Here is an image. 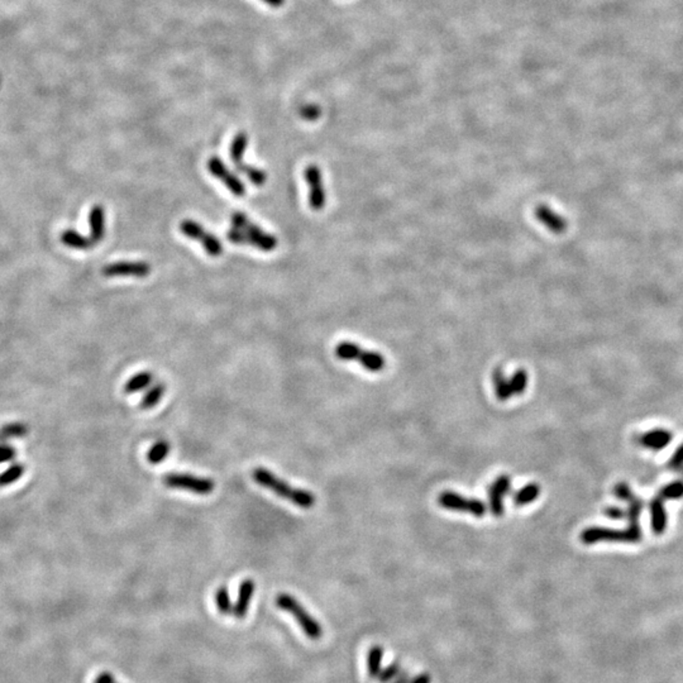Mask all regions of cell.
Listing matches in <instances>:
<instances>
[{"label": "cell", "instance_id": "5b68a950", "mask_svg": "<svg viewBox=\"0 0 683 683\" xmlns=\"http://www.w3.org/2000/svg\"><path fill=\"white\" fill-rule=\"evenodd\" d=\"M247 146H248V136L244 132L237 134L231 144V159L237 171L247 176L255 186H263L267 180L266 172L257 167L250 166L243 162V156Z\"/></svg>", "mask_w": 683, "mask_h": 683}, {"label": "cell", "instance_id": "ac0fdd59", "mask_svg": "<svg viewBox=\"0 0 683 683\" xmlns=\"http://www.w3.org/2000/svg\"><path fill=\"white\" fill-rule=\"evenodd\" d=\"M89 223H90V238L94 243H99L104 238L105 233V213L101 205H95L90 210L89 216Z\"/></svg>", "mask_w": 683, "mask_h": 683}, {"label": "cell", "instance_id": "6da1fadb", "mask_svg": "<svg viewBox=\"0 0 683 683\" xmlns=\"http://www.w3.org/2000/svg\"><path fill=\"white\" fill-rule=\"evenodd\" d=\"M232 228L227 232V238L233 244H247L255 248L271 252L277 247V240L272 234L267 233L259 225L250 222V218L241 211H235L231 217Z\"/></svg>", "mask_w": 683, "mask_h": 683}, {"label": "cell", "instance_id": "836d02e7", "mask_svg": "<svg viewBox=\"0 0 683 683\" xmlns=\"http://www.w3.org/2000/svg\"><path fill=\"white\" fill-rule=\"evenodd\" d=\"M114 675H112L110 672H101L99 675H96V678L94 680V683H114Z\"/></svg>", "mask_w": 683, "mask_h": 683}, {"label": "cell", "instance_id": "2e32d148", "mask_svg": "<svg viewBox=\"0 0 683 683\" xmlns=\"http://www.w3.org/2000/svg\"><path fill=\"white\" fill-rule=\"evenodd\" d=\"M650 524L653 533L660 535L667 529V511L665 508V500L660 499L658 495L650 501Z\"/></svg>", "mask_w": 683, "mask_h": 683}, {"label": "cell", "instance_id": "5bb4252c", "mask_svg": "<svg viewBox=\"0 0 683 683\" xmlns=\"http://www.w3.org/2000/svg\"><path fill=\"white\" fill-rule=\"evenodd\" d=\"M535 218L542 223L552 233H565L568 228V222L565 217L559 216L557 211L550 208L548 205H538L534 210Z\"/></svg>", "mask_w": 683, "mask_h": 683}, {"label": "cell", "instance_id": "d6a6232c", "mask_svg": "<svg viewBox=\"0 0 683 683\" xmlns=\"http://www.w3.org/2000/svg\"><path fill=\"white\" fill-rule=\"evenodd\" d=\"M605 514L608 519H614V520H620V519H626V513H625L623 508H617V506H610V508L605 510Z\"/></svg>", "mask_w": 683, "mask_h": 683}, {"label": "cell", "instance_id": "9c48e42d", "mask_svg": "<svg viewBox=\"0 0 683 683\" xmlns=\"http://www.w3.org/2000/svg\"><path fill=\"white\" fill-rule=\"evenodd\" d=\"M304 177L308 183L309 205L313 210L319 211L324 208L326 201L322 170L317 165H309L304 171Z\"/></svg>", "mask_w": 683, "mask_h": 683}, {"label": "cell", "instance_id": "44dd1931", "mask_svg": "<svg viewBox=\"0 0 683 683\" xmlns=\"http://www.w3.org/2000/svg\"><path fill=\"white\" fill-rule=\"evenodd\" d=\"M152 381H153V374L150 372V371H143V372H140V374H136V375L132 376L125 383L123 390H125V394L131 395V394L142 391L143 389L149 387Z\"/></svg>", "mask_w": 683, "mask_h": 683}, {"label": "cell", "instance_id": "e0dca14e", "mask_svg": "<svg viewBox=\"0 0 683 683\" xmlns=\"http://www.w3.org/2000/svg\"><path fill=\"white\" fill-rule=\"evenodd\" d=\"M253 593H255V582L252 580H244L241 583L238 599L235 601L233 608V615L237 619H243L247 615Z\"/></svg>", "mask_w": 683, "mask_h": 683}, {"label": "cell", "instance_id": "7402d4cb", "mask_svg": "<svg viewBox=\"0 0 683 683\" xmlns=\"http://www.w3.org/2000/svg\"><path fill=\"white\" fill-rule=\"evenodd\" d=\"M539 493H541V486L538 483H528L514 495V504L517 508L525 506L537 500Z\"/></svg>", "mask_w": 683, "mask_h": 683}, {"label": "cell", "instance_id": "d6986e66", "mask_svg": "<svg viewBox=\"0 0 683 683\" xmlns=\"http://www.w3.org/2000/svg\"><path fill=\"white\" fill-rule=\"evenodd\" d=\"M61 241L65 246L74 250H89L95 244L92 238H86L73 229H67L65 232H62Z\"/></svg>", "mask_w": 683, "mask_h": 683}, {"label": "cell", "instance_id": "603a6c76", "mask_svg": "<svg viewBox=\"0 0 683 683\" xmlns=\"http://www.w3.org/2000/svg\"><path fill=\"white\" fill-rule=\"evenodd\" d=\"M166 391V386L165 383H159L157 385H155L152 389H150L149 391L146 392V395L143 396L142 399L141 407L142 410H149V409L155 408L157 404H159V400L162 399L164 394Z\"/></svg>", "mask_w": 683, "mask_h": 683}, {"label": "cell", "instance_id": "9a60e30c", "mask_svg": "<svg viewBox=\"0 0 683 683\" xmlns=\"http://www.w3.org/2000/svg\"><path fill=\"white\" fill-rule=\"evenodd\" d=\"M673 435L671 432L665 429H654L647 433L642 434L639 438V443L644 448L650 450H660L666 448L669 443L672 442Z\"/></svg>", "mask_w": 683, "mask_h": 683}, {"label": "cell", "instance_id": "83f0119b", "mask_svg": "<svg viewBox=\"0 0 683 683\" xmlns=\"http://www.w3.org/2000/svg\"><path fill=\"white\" fill-rule=\"evenodd\" d=\"M658 496L663 500H677L683 498V481L668 483L660 489Z\"/></svg>", "mask_w": 683, "mask_h": 683}, {"label": "cell", "instance_id": "277c9868", "mask_svg": "<svg viewBox=\"0 0 683 683\" xmlns=\"http://www.w3.org/2000/svg\"><path fill=\"white\" fill-rule=\"evenodd\" d=\"M335 356L342 361H357L367 371L380 372L386 366V359L375 350L361 348L353 342H342L335 347Z\"/></svg>", "mask_w": 683, "mask_h": 683}, {"label": "cell", "instance_id": "d590c367", "mask_svg": "<svg viewBox=\"0 0 683 683\" xmlns=\"http://www.w3.org/2000/svg\"><path fill=\"white\" fill-rule=\"evenodd\" d=\"M114 683H116V682H114Z\"/></svg>", "mask_w": 683, "mask_h": 683}, {"label": "cell", "instance_id": "ffe728a7", "mask_svg": "<svg viewBox=\"0 0 683 683\" xmlns=\"http://www.w3.org/2000/svg\"><path fill=\"white\" fill-rule=\"evenodd\" d=\"M492 381H493V385H495V391H496V396L498 399L500 401H506L510 399L513 395V390H511V386H510V380H508L502 370L501 368H496L492 374Z\"/></svg>", "mask_w": 683, "mask_h": 683}, {"label": "cell", "instance_id": "4316f807", "mask_svg": "<svg viewBox=\"0 0 683 683\" xmlns=\"http://www.w3.org/2000/svg\"><path fill=\"white\" fill-rule=\"evenodd\" d=\"M214 600H216V604H217V608L219 610L220 614L223 615H228V614H233V605H232V601H231V597H229V591L225 586H220L216 591V596H214Z\"/></svg>", "mask_w": 683, "mask_h": 683}, {"label": "cell", "instance_id": "1f68e13d", "mask_svg": "<svg viewBox=\"0 0 683 683\" xmlns=\"http://www.w3.org/2000/svg\"><path fill=\"white\" fill-rule=\"evenodd\" d=\"M301 116L308 120H315L320 116V109L315 105H307L301 109Z\"/></svg>", "mask_w": 683, "mask_h": 683}, {"label": "cell", "instance_id": "7c38bea8", "mask_svg": "<svg viewBox=\"0 0 683 683\" xmlns=\"http://www.w3.org/2000/svg\"><path fill=\"white\" fill-rule=\"evenodd\" d=\"M150 263L143 261H122L114 262L103 268V275L107 277H138L143 279L150 275Z\"/></svg>", "mask_w": 683, "mask_h": 683}, {"label": "cell", "instance_id": "ba28073f", "mask_svg": "<svg viewBox=\"0 0 683 683\" xmlns=\"http://www.w3.org/2000/svg\"><path fill=\"white\" fill-rule=\"evenodd\" d=\"M438 504L442 508L453 511L468 513L476 517H482L486 514L485 502L477 499H467L457 492L444 491L438 496Z\"/></svg>", "mask_w": 683, "mask_h": 683}, {"label": "cell", "instance_id": "4fadbf2b", "mask_svg": "<svg viewBox=\"0 0 683 683\" xmlns=\"http://www.w3.org/2000/svg\"><path fill=\"white\" fill-rule=\"evenodd\" d=\"M511 490V478L508 475H501L489 486V505L490 511L495 517L504 515V498Z\"/></svg>", "mask_w": 683, "mask_h": 683}, {"label": "cell", "instance_id": "8fae6325", "mask_svg": "<svg viewBox=\"0 0 683 683\" xmlns=\"http://www.w3.org/2000/svg\"><path fill=\"white\" fill-rule=\"evenodd\" d=\"M208 170L211 175L224 183L225 188L233 194L234 196L242 198L246 194V186L243 185L240 177L225 166L222 159L217 156L210 157L208 161Z\"/></svg>", "mask_w": 683, "mask_h": 683}, {"label": "cell", "instance_id": "7a4b0ae2", "mask_svg": "<svg viewBox=\"0 0 683 683\" xmlns=\"http://www.w3.org/2000/svg\"><path fill=\"white\" fill-rule=\"evenodd\" d=\"M252 477L261 486L275 492L277 496L283 498L285 500L292 501V504H295L299 508H313L315 501H317L313 492L292 487L290 483L285 482L283 480L279 478L275 474H272L266 468H261V467L256 468L252 474Z\"/></svg>", "mask_w": 683, "mask_h": 683}, {"label": "cell", "instance_id": "f546056e", "mask_svg": "<svg viewBox=\"0 0 683 683\" xmlns=\"http://www.w3.org/2000/svg\"><path fill=\"white\" fill-rule=\"evenodd\" d=\"M17 450L13 448L8 443H0V463H5L12 459H16Z\"/></svg>", "mask_w": 683, "mask_h": 683}, {"label": "cell", "instance_id": "e575fe53", "mask_svg": "<svg viewBox=\"0 0 683 683\" xmlns=\"http://www.w3.org/2000/svg\"><path fill=\"white\" fill-rule=\"evenodd\" d=\"M266 3L267 5L272 7V8H280L283 7L285 0H263Z\"/></svg>", "mask_w": 683, "mask_h": 683}, {"label": "cell", "instance_id": "3957f363", "mask_svg": "<svg viewBox=\"0 0 683 683\" xmlns=\"http://www.w3.org/2000/svg\"><path fill=\"white\" fill-rule=\"evenodd\" d=\"M275 602L277 608H281L286 613H290L292 617H295V620L300 625L302 632L307 634L310 639L317 641L322 636L323 634L322 625L309 614L305 608L294 596L289 593H280L277 595Z\"/></svg>", "mask_w": 683, "mask_h": 683}, {"label": "cell", "instance_id": "484cf974", "mask_svg": "<svg viewBox=\"0 0 683 683\" xmlns=\"http://www.w3.org/2000/svg\"><path fill=\"white\" fill-rule=\"evenodd\" d=\"M25 471V466L22 463H13L0 474V487H5L16 482L23 476Z\"/></svg>", "mask_w": 683, "mask_h": 683}, {"label": "cell", "instance_id": "30bf717a", "mask_svg": "<svg viewBox=\"0 0 683 683\" xmlns=\"http://www.w3.org/2000/svg\"><path fill=\"white\" fill-rule=\"evenodd\" d=\"M581 542L586 545H591L599 542L636 543L628 529L615 530L600 526H592L584 529L581 533Z\"/></svg>", "mask_w": 683, "mask_h": 683}, {"label": "cell", "instance_id": "f1b7e54d", "mask_svg": "<svg viewBox=\"0 0 683 683\" xmlns=\"http://www.w3.org/2000/svg\"><path fill=\"white\" fill-rule=\"evenodd\" d=\"M510 386L513 390V395H521L528 386V372L523 368L517 370L510 378Z\"/></svg>", "mask_w": 683, "mask_h": 683}, {"label": "cell", "instance_id": "52a82bcc", "mask_svg": "<svg viewBox=\"0 0 683 683\" xmlns=\"http://www.w3.org/2000/svg\"><path fill=\"white\" fill-rule=\"evenodd\" d=\"M162 482L170 489H179L185 491L194 492L198 495H209L214 491L216 483L210 478L188 475V474H166L162 477Z\"/></svg>", "mask_w": 683, "mask_h": 683}, {"label": "cell", "instance_id": "8992f818", "mask_svg": "<svg viewBox=\"0 0 683 683\" xmlns=\"http://www.w3.org/2000/svg\"><path fill=\"white\" fill-rule=\"evenodd\" d=\"M181 233L192 241L201 242V247L210 257H219L223 252L222 242L214 234L205 231V228L192 219H183L180 223Z\"/></svg>", "mask_w": 683, "mask_h": 683}, {"label": "cell", "instance_id": "4dcf8cb0", "mask_svg": "<svg viewBox=\"0 0 683 683\" xmlns=\"http://www.w3.org/2000/svg\"><path fill=\"white\" fill-rule=\"evenodd\" d=\"M683 467V443L675 450L672 459H669L668 462V468L669 469H673V471H677V469H681Z\"/></svg>", "mask_w": 683, "mask_h": 683}, {"label": "cell", "instance_id": "d4e9b609", "mask_svg": "<svg viewBox=\"0 0 683 683\" xmlns=\"http://www.w3.org/2000/svg\"><path fill=\"white\" fill-rule=\"evenodd\" d=\"M170 453V443L166 441H159L155 443L147 453V461L151 465H159L166 459Z\"/></svg>", "mask_w": 683, "mask_h": 683}, {"label": "cell", "instance_id": "cb8c5ba5", "mask_svg": "<svg viewBox=\"0 0 683 683\" xmlns=\"http://www.w3.org/2000/svg\"><path fill=\"white\" fill-rule=\"evenodd\" d=\"M28 434V426L23 423H10L0 429V442L22 438Z\"/></svg>", "mask_w": 683, "mask_h": 683}]
</instances>
